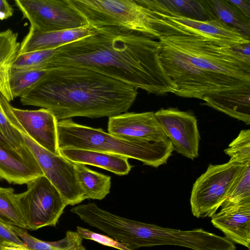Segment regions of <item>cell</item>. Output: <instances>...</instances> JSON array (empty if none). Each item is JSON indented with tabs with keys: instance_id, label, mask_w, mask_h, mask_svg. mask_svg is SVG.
I'll return each mask as SVG.
<instances>
[{
	"instance_id": "cell-1",
	"label": "cell",
	"mask_w": 250,
	"mask_h": 250,
	"mask_svg": "<svg viewBox=\"0 0 250 250\" xmlns=\"http://www.w3.org/2000/svg\"><path fill=\"white\" fill-rule=\"evenodd\" d=\"M160 59L174 94L213 104L250 94V44L221 45L188 36L161 37Z\"/></svg>"
},
{
	"instance_id": "cell-2",
	"label": "cell",
	"mask_w": 250,
	"mask_h": 250,
	"mask_svg": "<svg viewBox=\"0 0 250 250\" xmlns=\"http://www.w3.org/2000/svg\"><path fill=\"white\" fill-rule=\"evenodd\" d=\"M64 44L44 66L85 68L148 93H173L176 87L161 62V43L148 36L112 27Z\"/></svg>"
},
{
	"instance_id": "cell-3",
	"label": "cell",
	"mask_w": 250,
	"mask_h": 250,
	"mask_svg": "<svg viewBox=\"0 0 250 250\" xmlns=\"http://www.w3.org/2000/svg\"><path fill=\"white\" fill-rule=\"evenodd\" d=\"M138 93L133 87L90 69L62 66L48 70L20 98L22 104L48 109L59 121L126 112Z\"/></svg>"
},
{
	"instance_id": "cell-4",
	"label": "cell",
	"mask_w": 250,
	"mask_h": 250,
	"mask_svg": "<svg viewBox=\"0 0 250 250\" xmlns=\"http://www.w3.org/2000/svg\"><path fill=\"white\" fill-rule=\"evenodd\" d=\"M57 129L59 150L73 148L109 153L136 159L156 168L166 164L174 150L168 138L158 142L127 141L102 128L82 125L71 119L58 121Z\"/></svg>"
},
{
	"instance_id": "cell-5",
	"label": "cell",
	"mask_w": 250,
	"mask_h": 250,
	"mask_svg": "<svg viewBox=\"0 0 250 250\" xmlns=\"http://www.w3.org/2000/svg\"><path fill=\"white\" fill-rule=\"evenodd\" d=\"M93 27H112L158 39L152 11L141 0H69Z\"/></svg>"
},
{
	"instance_id": "cell-6",
	"label": "cell",
	"mask_w": 250,
	"mask_h": 250,
	"mask_svg": "<svg viewBox=\"0 0 250 250\" xmlns=\"http://www.w3.org/2000/svg\"><path fill=\"white\" fill-rule=\"evenodd\" d=\"M3 109L10 124L23 137L44 175L59 190L66 205L74 206L86 199L77 181L74 163L38 145L22 128L9 106H5Z\"/></svg>"
},
{
	"instance_id": "cell-7",
	"label": "cell",
	"mask_w": 250,
	"mask_h": 250,
	"mask_svg": "<svg viewBox=\"0 0 250 250\" xmlns=\"http://www.w3.org/2000/svg\"><path fill=\"white\" fill-rule=\"evenodd\" d=\"M26 185L25 191L15 194L26 229L56 227L67 206L59 190L44 175Z\"/></svg>"
},
{
	"instance_id": "cell-8",
	"label": "cell",
	"mask_w": 250,
	"mask_h": 250,
	"mask_svg": "<svg viewBox=\"0 0 250 250\" xmlns=\"http://www.w3.org/2000/svg\"><path fill=\"white\" fill-rule=\"evenodd\" d=\"M241 165L231 162L210 165L194 182L190 203L194 216L211 217L226 199Z\"/></svg>"
},
{
	"instance_id": "cell-9",
	"label": "cell",
	"mask_w": 250,
	"mask_h": 250,
	"mask_svg": "<svg viewBox=\"0 0 250 250\" xmlns=\"http://www.w3.org/2000/svg\"><path fill=\"white\" fill-rule=\"evenodd\" d=\"M152 12L153 26L159 38L184 35L204 39L221 45L236 46L250 43V38L218 19L199 21Z\"/></svg>"
},
{
	"instance_id": "cell-10",
	"label": "cell",
	"mask_w": 250,
	"mask_h": 250,
	"mask_svg": "<svg viewBox=\"0 0 250 250\" xmlns=\"http://www.w3.org/2000/svg\"><path fill=\"white\" fill-rule=\"evenodd\" d=\"M23 18L30 22L29 29L48 32L88 25L84 18L69 0H15Z\"/></svg>"
},
{
	"instance_id": "cell-11",
	"label": "cell",
	"mask_w": 250,
	"mask_h": 250,
	"mask_svg": "<svg viewBox=\"0 0 250 250\" xmlns=\"http://www.w3.org/2000/svg\"><path fill=\"white\" fill-rule=\"evenodd\" d=\"M154 115L174 150L191 160L198 157L200 136L194 114L169 107L162 108Z\"/></svg>"
},
{
	"instance_id": "cell-12",
	"label": "cell",
	"mask_w": 250,
	"mask_h": 250,
	"mask_svg": "<svg viewBox=\"0 0 250 250\" xmlns=\"http://www.w3.org/2000/svg\"><path fill=\"white\" fill-rule=\"evenodd\" d=\"M107 130L110 134L129 142H158L167 139L152 111L110 116Z\"/></svg>"
},
{
	"instance_id": "cell-13",
	"label": "cell",
	"mask_w": 250,
	"mask_h": 250,
	"mask_svg": "<svg viewBox=\"0 0 250 250\" xmlns=\"http://www.w3.org/2000/svg\"><path fill=\"white\" fill-rule=\"evenodd\" d=\"M10 110L25 132L38 145L56 154L60 155L57 143L58 121L49 110H24L10 104Z\"/></svg>"
},
{
	"instance_id": "cell-14",
	"label": "cell",
	"mask_w": 250,
	"mask_h": 250,
	"mask_svg": "<svg viewBox=\"0 0 250 250\" xmlns=\"http://www.w3.org/2000/svg\"><path fill=\"white\" fill-rule=\"evenodd\" d=\"M211 218L213 226L233 243L250 249V203L221 206Z\"/></svg>"
},
{
	"instance_id": "cell-15",
	"label": "cell",
	"mask_w": 250,
	"mask_h": 250,
	"mask_svg": "<svg viewBox=\"0 0 250 250\" xmlns=\"http://www.w3.org/2000/svg\"><path fill=\"white\" fill-rule=\"evenodd\" d=\"M94 32V28L89 25L78 28L48 32H39L29 29L21 42L19 54L57 48Z\"/></svg>"
},
{
	"instance_id": "cell-16",
	"label": "cell",
	"mask_w": 250,
	"mask_h": 250,
	"mask_svg": "<svg viewBox=\"0 0 250 250\" xmlns=\"http://www.w3.org/2000/svg\"><path fill=\"white\" fill-rule=\"evenodd\" d=\"M60 155L73 163L91 165L123 176L128 174L131 166L123 156L93 150L66 148L59 150Z\"/></svg>"
},
{
	"instance_id": "cell-17",
	"label": "cell",
	"mask_w": 250,
	"mask_h": 250,
	"mask_svg": "<svg viewBox=\"0 0 250 250\" xmlns=\"http://www.w3.org/2000/svg\"><path fill=\"white\" fill-rule=\"evenodd\" d=\"M150 10L166 16H180L199 21L217 19L208 0H141Z\"/></svg>"
},
{
	"instance_id": "cell-18",
	"label": "cell",
	"mask_w": 250,
	"mask_h": 250,
	"mask_svg": "<svg viewBox=\"0 0 250 250\" xmlns=\"http://www.w3.org/2000/svg\"><path fill=\"white\" fill-rule=\"evenodd\" d=\"M43 175L40 168L34 167L17 153L0 144V180L9 184L23 185Z\"/></svg>"
},
{
	"instance_id": "cell-19",
	"label": "cell",
	"mask_w": 250,
	"mask_h": 250,
	"mask_svg": "<svg viewBox=\"0 0 250 250\" xmlns=\"http://www.w3.org/2000/svg\"><path fill=\"white\" fill-rule=\"evenodd\" d=\"M18 36V33L10 29L0 32V95L9 102L14 99L10 77L21 46Z\"/></svg>"
},
{
	"instance_id": "cell-20",
	"label": "cell",
	"mask_w": 250,
	"mask_h": 250,
	"mask_svg": "<svg viewBox=\"0 0 250 250\" xmlns=\"http://www.w3.org/2000/svg\"><path fill=\"white\" fill-rule=\"evenodd\" d=\"M74 165L77 181L86 199L102 200L109 193L110 176L92 170L83 164Z\"/></svg>"
},
{
	"instance_id": "cell-21",
	"label": "cell",
	"mask_w": 250,
	"mask_h": 250,
	"mask_svg": "<svg viewBox=\"0 0 250 250\" xmlns=\"http://www.w3.org/2000/svg\"><path fill=\"white\" fill-rule=\"evenodd\" d=\"M11 227L23 244L31 250H78L82 245L83 239L76 231L68 230L63 239L48 242L31 236L26 229L14 226Z\"/></svg>"
},
{
	"instance_id": "cell-22",
	"label": "cell",
	"mask_w": 250,
	"mask_h": 250,
	"mask_svg": "<svg viewBox=\"0 0 250 250\" xmlns=\"http://www.w3.org/2000/svg\"><path fill=\"white\" fill-rule=\"evenodd\" d=\"M208 2L217 19L250 38V18L229 0H208Z\"/></svg>"
},
{
	"instance_id": "cell-23",
	"label": "cell",
	"mask_w": 250,
	"mask_h": 250,
	"mask_svg": "<svg viewBox=\"0 0 250 250\" xmlns=\"http://www.w3.org/2000/svg\"><path fill=\"white\" fill-rule=\"evenodd\" d=\"M0 130L14 150L24 160L34 167L40 168L27 147L21 134L10 124L6 117L0 101Z\"/></svg>"
},
{
	"instance_id": "cell-24",
	"label": "cell",
	"mask_w": 250,
	"mask_h": 250,
	"mask_svg": "<svg viewBox=\"0 0 250 250\" xmlns=\"http://www.w3.org/2000/svg\"><path fill=\"white\" fill-rule=\"evenodd\" d=\"M15 194L13 188L0 187V221L26 229L16 203Z\"/></svg>"
},
{
	"instance_id": "cell-25",
	"label": "cell",
	"mask_w": 250,
	"mask_h": 250,
	"mask_svg": "<svg viewBox=\"0 0 250 250\" xmlns=\"http://www.w3.org/2000/svg\"><path fill=\"white\" fill-rule=\"evenodd\" d=\"M45 69H12L10 87L13 98L20 97L40 80L47 72Z\"/></svg>"
},
{
	"instance_id": "cell-26",
	"label": "cell",
	"mask_w": 250,
	"mask_h": 250,
	"mask_svg": "<svg viewBox=\"0 0 250 250\" xmlns=\"http://www.w3.org/2000/svg\"><path fill=\"white\" fill-rule=\"evenodd\" d=\"M244 203H250V163L241 166L240 171L221 206Z\"/></svg>"
},
{
	"instance_id": "cell-27",
	"label": "cell",
	"mask_w": 250,
	"mask_h": 250,
	"mask_svg": "<svg viewBox=\"0 0 250 250\" xmlns=\"http://www.w3.org/2000/svg\"><path fill=\"white\" fill-rule=\"evenodd\" d=\"M229 161L243 166L250 163V130L240 131L238 136L224 150Z\"/></svg>"
},
{
	"instance_id": "cell-28",
	"label": "cell",
	"mask_w": 250,
	"mask_h": 250,
	"mask_svg": "<svg viewBox=\"0 0 250 250\" xmlns=\"http://www.w3.org/2000/svg\"><path fill=\"white\" fill-rule=\"evenodd\" d=\"M57 48L44 49L19 54L14 62L12 69L16 70L44 69V66L54 56Z\"/></svg>"
},
{
	"instance_id": "cell-29",
	"label": "cell",
	"mask_w": 250,
	"mask_h": 250,
	"mask_svg": "<svg viewBox=\"0 0 250 250\" xmlns=\"http://www.w3.org/2000/svg\"><path fill=\"white\" fill-rule=\"evenodd\" d=\"M76 231L82 239L91 240L104 246L112 247L120 250H130L125 245L108 235L94 232L88 229L79 226L76 227Z\"/></svg>"
},
{
	"instance_id": "cell-30",
	"label": "cell",
	"mask_w": 250,
	"mask_h": 250,
	"mask_svg": "<svg viewBox=\"0 0 250 250\" xmlns=\"http://www.w3.org/2000/svg\"><path fill=\"white\" fill-rule=\"evenodd\" d=\"M4 242L24 245L12 229L11 225L0 221V245Z\"/></svg>"
},
{
	"instance_id": "cell-31",
	"label": "cell",
	"mask_w": 250,
	"mask_h": 250,
	"mask_svg": "<svg viewBox=\"0 0 250 250\" xmlns=\"http://www.w3.org/2000/svg\"><path fill=\"white\" fill-rule=\"evenodd\" d=\"M14 9L6 0H0V21L12 17Z\"/></svg>"
},
{
	"instance_id": "cell-32",
	"label": "cell",
	"mask_w": 250,
	"mask_h": 250,
	"mask_svg": "<svg viewBox=\"0 0 250 250\" xmlns=\"http://www.w3.org/2000/svg\"><path fill=\"white\" fill-rule=\"evenodd\" d=\"M247 17L250 18V0H229Z\"/></svg>"
},
{
	"instance_id": "cell-33",
	"label": "cell",
	"mask_w": 250,
	"mask_h": 250,
	"mask_svg": "<svg viewBox=\"0 0 250 250\" xmlns=\"http://www.w3.org/2000/svg\"><path fill=\"white\" fill-rule=\"evenodd\" d=\"M0 250H31L24 245L4 242L0 245Z\"/></svg>"
},
{
	"instance_id": "cell-34",
	"label": "cell",
	"mask_w": 250,
	"mask_h": 250,
	"mask_svg": "<svg viewBox=\"0 0 250 250\" xmlns=\"http://www.w3.org/2000/svg\"><path fill=\"white\" fill-rule=\"evenodd\" d=\"M0 144L6 148L16 152L0 130ZM17 153V152H16Z\"/></svg>"
},
{
	"instance_id": "cell-35",
	"label": "cell",
	"mask_w": 250,
	"mask_h": 250,
	"mask_svg": "<svg viewBox=\"0 0 250 250\" xmlns=\"http://www.w3.org/2000/svg\"><path fill=\"white\" fill-rule=\"evenodd\" d=\"M78 250H87L83 245L79 248Z\"/></svg>"
}]
</instances>
